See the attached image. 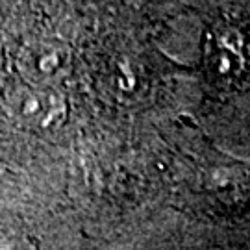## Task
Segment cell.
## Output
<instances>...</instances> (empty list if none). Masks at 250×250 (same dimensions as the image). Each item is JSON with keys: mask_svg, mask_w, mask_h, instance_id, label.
Listing matches in <instances>:
<instances>
[{"mask_svg": "<svg viewBox=\"0 0 250 250\" xmlns=\"http://www.w3.org/2000/svg\"><path fill=\"white\" fill-rule=\"evenodd\" d=\"M8 107L19 121L41 130L60 126L67 115L65 100L54 87H36L26 83L9 95Z\"/></svg>", "mask_w": 250, "mask_h": 250, "instance_id": "obj_1", "label": "cell"}, {"mask_svg": "<svg viewBox=\"0 0 250 250\" xmlns=\"http://www.w3.org/2000/svg\"><path fill=\"white\" fill-rule=\"evenodd\" d=\"M245 43L243 36L233 28L213 32L208 39V69L217 78H228L245 65Z\"/></svg>", "mask_w": 250, "mask_h": 250, "instance_id": "obj_2", "label": "cell"}, {"mask_svg": "<svg viewBox=\"0 0 250 250\" xmlns=\"http://www.w3.org/2000/svg\"><path fill=\"white\" fill-rule=\"evenodd\" d=\"M19 71L26 85L52 87L48 85V80L62 71L60 48L48 43H34L24 46L19 56Z\"/></svg>", "mask_w": 250, "mask_h": 250, "instance_id": "obj_3", "label": "cell"}]
</instances>
